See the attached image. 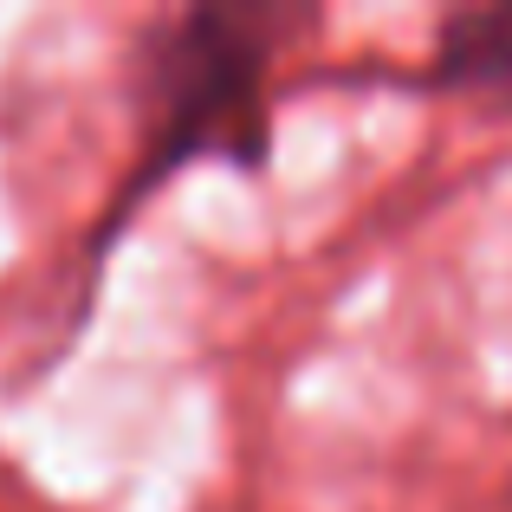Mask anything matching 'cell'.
<instances>
[{"label":"cell","instance_id":"6da1fadb","mask_svg":"<svg viewBox=\"0 0 512 512\" xmlns=\"http://www.w3.org/2000/svg\"><path fill=\"white\" fill-rule=\"evenodd\" d=\"M260 72L266 46L227 13H188L182 33L163 46V137L150 150V169L130 188V201L156 175L182 169L188 156H234L260 163L266 117H260Z\"/></svg>","mask_w":512,"mask_h":512},{"label":"cell","instance_id":"7a4b0ae2","mask_svg":"<svg viewBox=\"0 0 512 512\" xmlns=\"http://www.w3.org/2000/svg\"><path fill=\"white\" fill-rule=\"evenodd\" d=\"M435 78L461 91H512V7L454 13L435 46Z\"/></svg>","mask_w":512,"mask_h":512}]
</instances>
